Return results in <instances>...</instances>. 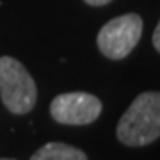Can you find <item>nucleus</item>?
I'll list each match as a JSON object with an SVG mask.
<instances>
[{
	"instance_id": "nucleus-2",
	"label": "nucleus",
	"mask_w": 160,
	"mask_h": 160,
	"mask_svg": "<svg viewBox=\"0 0 160 160\" xmlns=\"http://www.w3.org/2000/svg\"><path fill=\"white\" fill-rule=\"evenodd\" d=\"M0 98L12 114H29L38 102V87L27 68L14 57H0Z\"/></svg>"
},
{
	"instance_id": "nucleus-7",
	"label": "nucleus",
	"mask_w": 160,
	"mask_h": 160,
	"mask_svg": "<svg viewBox=\"0 0 160 160\" xmlns=\"http://www.w3.org/2000/svg\"><path fill=\"white\" fill-rule=\"evenodd\" d=\"M84 2L89 4V6H105V4H109L112 0H84Z\"/></svg>"
},
{
	"instance_id": "nucleus-3",
	"label": "nucleus",
	"mask_w": 160,
	"mask_h": 160,
	"mask_svg": "<svg viewBox=\"0 0 160 160\" xmlns=\"http://www.w3.org/2000/svg\"><path fill=\"white\" fill-rule=\"evenodd\" d=\"M142 30V18L135 12L112 18L98 32V48L105 57L112 59V61L125 59L141 41Z\"/></svg>"
},
{
	"instance_id": "nucleus-8",
	"label": "nucleus",
	"mask_w": 160,
	"mask_h": 160,
	"mask_svg": "<svg viewBox=\"0 0 160 160\" xmlns=\"http://www.w3.org/2000/svg\"><path fill=\"white\" fill-rule=\"evenodd\" d=\"M0 160H12V158H0Z\"/></svg>"
},
{
	"instance_id": "nucleus-6",
	"label": "nucleus",
	"mask_w": 160,
	"mask_h": 160,
	"mask_svg": "<svg viewBox=\"0 0 160 160\" xmlns=\"http://www.w3.org/2000/svg\"><path fill=\"white\" fill-rule=\"evenodd\" d=\"M153 46H155V50L160 53V22H158V25H157V29H155V32H153Z\"/></svg>"
},
{
	"instance_id": "nucleus-5",
	"label": "nucleus",
	"mask_w": 160,
	"mask_h": 160,
	"mask_svg": "<svg viewBox=\"0 0 160 160\" xmlns=\"http://www.w3.org/2000/svg\"><path fill=\"white\" fill-rule=\"evenodd\" d=\"M30 160H87V155L69 144L46 142L30 157Z\"/></svg>"
},
{
	"instance_id": "nucleus-1",
	"label": "nucleus",
	"mask_w": 160,
	"mask_h": 160,
	"mask_svg": "<svg viewBox=\"0 0 160 160\" xmlns=\"http://www.w3.org/2000/svg\"><path fill=\"white\" fill-rule=\"evenodd\" d=\"M118 139L125 146H148L160 137V92H141L118 123Z\"/></svg>"
},
{
	"instance_id": "nucleus-4",
	"label": "nucleus",
	"mask_w": 160,
	"mask_h": 160,
	"mask_svg": "<svg viewBox=\"0 0 160 160\" xmlns=\"http://www.w3.org/2000/svg\"><path fill=\"white\" fill-rule=\"evenodd\" d=\"M102 109V102L94 94L82 91L59 94L50 103L52 118L61 125L69 126L91 125L100 118Z\"/></svg>"
}]
</instances>
